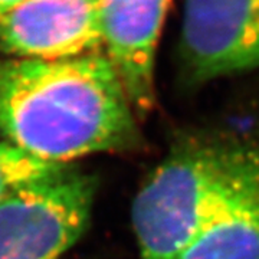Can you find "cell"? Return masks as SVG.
I'll return each mask as SVG.
<instances>
[{"instance_id":"cell-1","label":"cell","mask_w":259,"mask_h":259,"mask_svg":"<svg viewBox=\"0 0 259 259\" xmlns=\"http://www.w3.org/2000/svg\"><path fill=\"white\" fill-rule=\"evenodd\" d=\"M131 219L139 259H259V137L216 130L176 141Z\"/></svg>"},{"instance_id":"cell-2","label":"cell","mask_w":259,"mask_h":259,"mask_svg":"<svg viewBox=\"0 0 259 259\" xmlns=\"http://www.w3.org/2000/svg\"><path fill=\"white\" fill-rule=\"evenodd\" d=\"M137 114L104 51L0 61V134L37 158L68 164L140 144Z\"/></svg>"},{"instance_id":"cell-3","label":"cell","mask_w":259,"mask_h":259,"mask_svg":"<svg viewBox=\"0 0 259 259\" xmlns=\"http://www.w3.org/2000/svg\"><path fill=\"white\" fill-rule=\"evenodd\" d=\"M95 180L66 167L0 204V259H59L91 218Z\"/></svg>"},{"instance_id":"cell-4","label":"cell","mask_w":259,"mask_h":259,"mask_svg":"<svg viewBox=\"0 0 259 259\" xmlns=\"http://www.w3.org/2000/svg\"><path fill=\"white\" fill-rule=\"evenodd\" d=\"M182 75L203 83L259 66V0H186Z\"/></svg>"},{"instance_id":"cell-5","label":"cell","mask_w":259,"mask_h":259,"mask_svg":"<svg viewBox=\"0 0 259 259\" xmlns=\"http://www.w3.org/2000/svg\"><path fill=\"white\" fill-rule=\"evenodd\" d=\"M0 51L59 61L102 49L100 0H28L0 20Z\"/></svg>"},{"instance_id":"cell-6","label":"cell","mask_w":259,"mask_h":259,"mask_svg":"<svg viewBox=\"0 0 259 259\" xmlns=\"http://www.w3.org/2000/svg\"><path fill=\"white\" fill-rule=\"evenodd\" d=\"M168 6L170 0H100L102 49L139 118L156 101V51Z\"/></svg>"},{"instance_id":"cell-7","label":"cell","mask_w":259,"mask_h":259,"mask_svg":"<svg viewBox=\"0 0 259 259\" xmlns=\"http://www.w3.org/2000/svg\"><path fill=\"white\" fill-rule=\"evenodd\" d=\"M66 167L35 157L8 141L0 143V204Z\"/></svg>"},{"instance_id":"cell-8","label":"cell","mask_w":259,"mask_h":259,"mask_svg":"<svg viewBox=\"0 0 259 259\" xmlns=\"http://www.w3.org/2000/svg\"><path fill=\"white\" fill-rule=\"evenodd\" d=\"M28 0H0V20L10 15L13 10L20 8Z\"/></svg>"}]
</instances>
